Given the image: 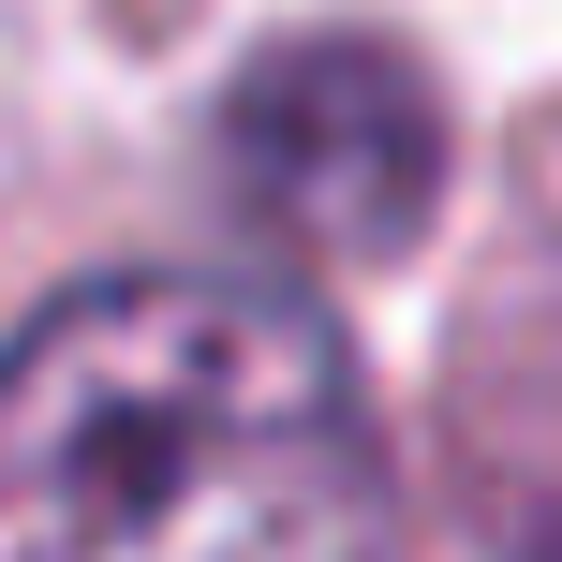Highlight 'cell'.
<instances>
[{"label":"cell","mask_w":562,"mask_h":562,"mask_svg":"<svg viewBox=\"0 0 562 562\" xmlns=\"http://www.w3.org/2000/svg\"><path fill=\"white\" fill-rule=\"evenodd\" d=\"M0 562H385L340 326L252 267L45 296L0 356Z\"/></svg>","instance_id":"obj_1"},{"label":"cell","mask_w":562,"mask_h":562,"mask_svg":"<svg viewBox=\"0 0 562 562\" xmlns=\"http://www.w3.org/2000/svg\"><path fill=\"white\" fill-rule=\"evenodd\" d=\"M223 178L296 252H400L445 193V104L385 45H281L223 104Z\"/></svg>","instance_id":"obj_2"}]
</instances>
